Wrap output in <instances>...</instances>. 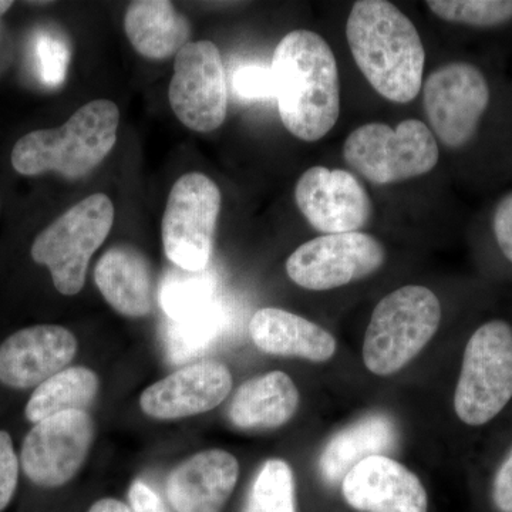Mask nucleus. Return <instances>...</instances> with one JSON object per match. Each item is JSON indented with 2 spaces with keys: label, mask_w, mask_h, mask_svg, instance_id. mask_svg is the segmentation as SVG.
I'll list each match as a JSON object with an SVG mask.
<instances>
[{
  "label": "nucleus",
  "mask_w": 512,
  "mask_h": 512,
  "mask_svg": "<svg viewBox=\"0 0 512 512\" xmlns=\"http://www.w3.org/2000/svg\"><path fill=\"white\" fill-rule=\"evenodd\" d=\"M114 205L104 194H93L60 215L32 245V258L45 265L62 295L73 296L86 284L87 268L109 237Z\"/></svg>",
  "instance_id": "nucleus-5"
},
{
  "label": "nucleus",
  "mask_w": 512,
  "mask_h": 512,
  "mask_svg": "<svg viewBox=\"0 0 512 512\" xmlns=\"http://www.w3.org/2000/svg\"><path fill=\"white\" fill-rule=\"evenodd\" d=\"M423 104L431 130L441 143L461 148L476 136L490 104V87L473 64H444L424 83Z\"/></svg>",
  "instance_id": "nucleus-10"
},
{
  "label": "nucleus",
  "mask_w": 512,
  "mask_h": 512,
  "mask_svg": "<svg viewBox=\"0 0 512 512\" xmlns=\"http://www.w3.org/2000/svg\"><path fill=\"white\" fill-rule=\"evenodd\" d=\"M232 90L238 99L245 101L268 100L275 97L271 66L244 64L232 77Z\"/></svg>",
  "instance_id": "nucleus-29"
},
{
  "label": "nucleus",
  "mask_w": 512,
  "mask_h": 512,
  "mask_svg": "<svg viewBox=\"0 0 512 512\" xmlns=\"http://www.w3.org/2000/svg\"><path fill=\"white\" fill-rule=\"evenodd\" d=\"M271 72L289 133L308 143L325 137L340 114L338 63L328 42L312 30H293L276 46Z\"/></svg>",
  "instance_id": "nucleus-1"
},
{
  "label": "nucleus",
  "mask_w": 512,
  "mask_h": 512,
  "mask_svg": "<svg viewBox=\"0 0 512 512\" xmlns=\"http://www.w3.org/2000/svg\"><path fill=\"white\" fill-rule=\"evenodd\" d=\"M120 110L113 101L94 100L80 107L62 127L36 130L12 151L19 174L56 171L70 180L92 173L116 146Z\"/></svg>",
  "instance_id": "nucleus-3"
},
{
  "label": "nucleus",
  "mask_w": 512,
  "mask_h": 512,
  "mask_svg": "<svg viewBox=\"0 0 512 512\" xmlns=\"http://www.w3.org/2000/svg\"><path fill=\"white\" fill-rule=\"evenodd\" d=\"M76 353V336L63 326L19 330L0 345V382L18 390L40 386L62 372Z\"/></svg>",
  "instance_id": "nucleus-15"
},
{
  "label": "nucleus",
  "mask_w": 512,
  "mask_h": 512,
  "mask_svg": "<svg viewBox=\"0 0 512 512\" xmlns=\"http://www.w3.org/2000/svg\"><path fill=\"white\" fill-rule=\"evenodd\" d=\"M397 444L399 429L392 416L382 412L366 414L326 443L318 461L319 476L323 483L335 487L360 461L386 456Z\"/></svg>",
  "instance_id": "nucleus-19"
},
{
  "label": "nucleus",
  "mask_w": 512,
  "mask_h": 512,
  "mask_svg": "<svg viewBox=\"0 0 512 512\" xmlns=\"http://www.w3.org/2000/svg\"><path fill=\"white\" fill-rule=\"evenodd\" d=\"M295 201L306 221L326 235L359 232L372 217L365 185L349 171L315 165L302 174Z\"/></svg>",
  "instance_id": "nucleus-13"
},
{
  "label": "nucleus",
  "mask_w": 512,
  "mask_h": 512,
  "mask_svg": "<svg viewBox=\"0 0 512 512\" xmlns=\"http://www.w3.org/2000/svg\"><path fill=\"white\" fill-rule=\"evenodd\" d=\"M168 100L177 119L192 131L210 133L224 124L228 107L227 74L214 43L190 42L177 53Z\"/></svg>",
  "instance_id": "nucleus-9"
},
{
  "label": "nucleus",
  "mask_w": 512,
  "mask_h": 512,
  "mask_svg": "<svg viewBox=\"0 0 512 512\" xmlns=\"http://www.w3.org/2000/svg\"><path fill=\"white\" fill-rule=\"evenodd\" d=\"M221 201L220 188L207 175L178 178L161 225L164 252L174 266L191 272L210 266Z\"/></svg>",
  "instance_id": "nucleus-8"
},
{
  "label": "nucleus",
  "mask_w": 512,
  "mask_h": 512,
  "mask_svg": "<svg viewBox=\"0 0 512 512\" xmlns=\"http://www.w3.org/2000/svg\"><path fill=\"white\" fill-rule=\"evenodd\" d=\"M346 503L359 512H427L429 497L420 478L387 456L360 461L343 478Z\"/></svg>",
  "instance_id": "nucleus-16"
},
{
  "label": "nucleus",
  "mask_w": 512,
  "mask_h": 512,
  "mask_svg": "<svg viewBox=\"0 0 512 512\" xmlns=\"http://www.w3.org/2000/svg\"><path fill=\"white\" fill-rule=\"evenodd\" d=\"M19 481V460L12 437L0 430V512L13 500Z\"/></svg>",
  "instance_id": "nucleus-30"
},
{
  "label": "nucleus",
  "mask_w": 512,
  "mask_h": 512,
  "mask_svg": "<svg viewBox=\"0 0 512 512\" xmlns=\"http://www.w3.org/2000/svg\"><path fill=\"white\" fill-rule=\"evenodd\" d=\"M217 279L210 266L202 271L191 272L175 268L165 274L160 285L161 308L168 319H190L207 311L218 302Z\"/></svg>",
  "instance_id": "nucleus-24"
},
{
  "label": "nucleus",
  "mask_w": 512,
  "mask_h": 512,
  "mask_svg": "<svg viewBox=\"0 0 512 512\" xmlns=\"http://www.w3.org/2000/svg\"><path fill=\"white\" fill-rule=\"evenodd\" d=\"M231 390L232 375L224 363L200 360L147 387L140 406L153 419H185L220 406Z\"/></svg>",
  "instance_id": "nucleus-14"
},
{
  "label": "nucleus",
  "mask_w": 512,
  "mask_h": 512,
  "mask_svg": "<svg viewBox=\"0 0 512 512\" xmlns=\"http://www.w3.org/2000/svg\"><path fill=\"white\" fill-rule=\"evenodd\" d=\"M298 406L295 383L275 370L242 384L229 404L228 417L241 430H272L288 423Z\"/></svg>",
  "instance_id": "nucleus-21"
},
{
  "label": "nucleus",
  "mask_w": 512,
  "mask_h": 512,
  "mask_svg": "<svg viewBox=\"0 0 512 512\" xmlns=\"http://www.w3.org/2000/svg\"><path fill=\"white\" fill-rule=\"evenodd\" d=\"M350 52L384 99L409 103L423 83V42L412 20L386 0H359L346 23Z\"/></svg>",
  "instance_id": "nucleus-2"
},
{
  "label": "nucleus",
  "mask_w": 512,
  "mask_h": 512,
  "mask_svg": "<svg viewBox=\"0 0 512 512\" xmlns=\"http://www.w3.org/2000/svg\"><path fill=\"white\" fill-rule=\"evenodd\" d=\"M493 228L498 247L512 264V191L498 202L494 211Z\"/></svg>",
  "instance_id": "nucleus-31"
},
{
  "label": "nucleus",
  "mask_w": 512,
  "mask_h": 512,
  "mask_svg": "<svg viewBox=\"0 0 512 512\" xmlns=\"http://www.w3.org/2000/svg\"><path fill=\"white\" fill-rule=\"evenodd\" d=\"M228 316L220 302L190 319L170 320L165 332V348L173 365H184L202 355L225 328Z\"/></svg>",
  "instance_id": "nucleus-25"
},
{
  "label": "nucleus",
  "mask_w": 512,
  "mask_h": 512,
  "mask_svg": "<svg viewBox=\"0 0 512 512\" xmlns=\"http://www.w3.org/2000/svg\"><path fill=\"white\" fill-rule=\"evenodd\" d=\"M128 503L131 512H168L160 495L141 480L131 484L128 490Z\"/></svg>",
  "instance_id": "nucleus-32"
},
{
  "label": "nucleus",
  "mask_w": 512,
  "mask_h": 512,
  "mask_svg": "<svg viewBox=\"0 0 512 512\" xmlns=\"http://www.w3.org/2000/svg\"><path fill=\"white\" fill-rule=\"evenodd\" d=\"M33 64L40 82L47 87H60L69 70L70 47L66 37L57 30L36 32L32 43Z\"/></svg>",
  "instance_id": "nucleus-28"
},
{
  "label": "nucleus",
  "mask_w": 512,
  "mask_h": 512,
  "mask_svg": "<svg viewBox=\"0 0 512 512\" xmlns=\"http://www.w3.org/2000/svg\"><path fill=\"white\" fill-rule=\"evenodd\" d=\"M238 477V460L228 451H201L168 474V503L175 512H222Z\"/></svg>",
  "instance_id": "nucleus-17"
},
{
  "label": "nucleus",
  "mask_w": 512,
  "mask_h": 512,
  "mask_svg": "<svg viewBox=\"0 0 512 512\" xmlns=\"http://www.w3.org/2000/svg\"><path fill=\"white\" fill-rule=\"evenodd\" d=\"M100 380L93 370L69 367L36 387L26 404V419L37 424L64 412H87L99 393Z\"/></svg>",
  "instance_id": "nucleus-23"
},
{
  "label": "nucleus",
  "mask_w": 512,
  "mask_h": 512,
  "mask_svg": "<svg viewBox=\"0 0 512 512\" xmlns=\"http://www.w3.org/2000/svg\"><path fill=\"white\" fill-rule=\"evenodd\" d=\"M93 439L87 412L72 410L40 421L23 441L20 463L26 477L39 487H62L83 467Z\"/></svg>",
  "instance_id": "nucleus-12"
},
{
  "label": "nucleus",
  "mask_w": 512,
  "mask_h": 512,
  "mask_svg": "<svg viewBox=\"0 0 512 512\" xmlns=\"http://www.w3.org/2000/svg\"><path fill=\"white\" fill-rule=\"evenodd\" d=\"M493 501L498 510L512 512V450L495 474Z\"/></svg>",
  "instance_id": "nucleus-33"
},
{
  "label": "nucleus",
  "mask_w": 512,
  "mask_h": 512,
  "mask_svg": "<svg viewBox=\"0 0 512 512\" xmlns=\"http://www.w3.org/2000/svg\"><path fill=\"white\" fill-rule=\"evenodd\" d=\"M124 32L138 55L164 60L190 43L191 25L167 0H137L124 16Z\"/></svg>",
  "instance_id": "nucleus-22"
},
{
  "label": "nucleus",
  "mask_w": 512,
  "mask_h": 512,
  "mask_svg": "<svg viewBox=\"0 0 512 512\" xmlns=\"http://www.w3.org/2000/svg\"><path fill=\"white\" fill-rule=\"evenodd\" d=\"M12 2H6V0H0V16L3 15V13L8 12L10 9V6H12Z\"/></svg>",
  "instance_id": "nucleus-35"
},
{
  "label": "nucleus",
  "mask_w": 512,
  "mask_h": 512,
  "mask_svg": "<svg viewBox=\"0 0 512 512\" xmlns=\"http://www.w3.org/2000/svg\"><path fill=\"white\" fill-rule=\"evenodd\" d=\"M256 348L268 355L301 357L322 363L332 359L336 340L328 330L284 309H259L249 322Z\"/></svg>",
  "instance_id": "nucleus-20"
},
{
  "label": "nucleus",
  "mask_w": 512,
  "mask_h": 512,
  "mask_svg": "<svg viewBox=\"0 0 512 512\" xmlns=\"http://www.w3.org/2000/svg\"><path fill=\"white\" fill-rule=\"evenodd\" d=\"M242 512H298L295 476L285 460L271 458L262 464Z\"/></svg>",
  "instance_id": "nucleus-26"
},
{
  "label": "nucleus",
  "mask_w": 512,
  "mask_h": 512,
  "mask_svg": "<svg viewBox=\"0 0 512 512\" xmlns=\"http://www.w3.org/2000/svg\"><path fill=\"white\" fill-rule=\"evenodd\" d=\"M94 281L120 315L144 318L153 311V271L137 248L116 245L107 249L94 269Z\"/></svg>",
  "instance_id": "nucleus-18"
},
{
  "label": "nucleus",
  "mask_w": 512,
  "mask_h": 512,
  "mask_svg": "<svg viewBox=\"0 0 512 512\" xmlns=\"http://www.w3.org/2000/svg\"><path fill=\"white\" fill-rule=\"evenodd\" d=\"M89 512H131L128 505L121 503L116 498H103V500L96 501L90 507Z\"/></svg>",
  "instance_id": "nucleus-34"
},
{
  "label": "nucleus",
  "mask_w": 512,
  "mask_h": 512,
  "mask_svg": "<svg viewBox=\"0 0 512 512\" xmlns=\"http://www.w3.org/2000/svg\"><path fill=\"white\" fill-rule=\"evenodd\" d=\"M440 322V301L429 288L409 285L389 293L367 326L365 366L377 376L400 372L433 339Z\"/></svg>",
  "instance_id": "nucleus-4"
},
{
  "label": "nucleus",
  "mask_w": 512,
  "mask_h": 512,
  "mask_svg": "<svg viewBox=\"0 0 512 512\" xmlns=\"http://www.w3.org/2000/svg\"><path fill=\"white\" fill-rule=\"evenodd\" d=\"M512 399V328L503 320L484 323L464 350L454 410L468 426H483Z\"/></svg>",
  "instance_id": "nucleus-7"
},
{
  "label": "nucleus",
  "mask_w": 512,
  "mask_h": 512,
  "mask_svg": "<svg viewBox=\"0 0 512 512\" xmlns=\"http://www.w3.org/2000/svg\"><path fill=\"white\" fill-rule=\"evenodd\" d=\"M386 261L384 247L363 232L322 235L305 242L286 261L292 282L309 291H329L367 278Z\"/></svg>",
  "instance_id": "nucleus-11"
},
{
  "label": "nucleus",
  "mask_w": 512,
  "mask_h": 512,
  "mask_svg": "<svg viewBox=\"0 0 512 512\" xmlns=\"http://www.w3.org/2000/svg\"><path fill=\"white\" fill-rule=\"evenodd\" d=\"M434 15L451 23L494 28L512 20V0H429Z\"/></svg>",
  "instance_id": "nucleus-27"
},
{
  "label": "nucleus",
  "mask_w": 512,
  "mask_h": 512,
  "mask_svg": "<svg viewBox=\"0 0 512 512\" xmlns=\"http://www.w3.org/2000/svg\"><path fill=\"white\" fill-rule=\"evenodd\" d=\"M439 144L423 121L407 119L396 128L369 123L346 138L343 158L353 171L376 185L402 183L434 170Z\"/></svg>",
  "instance_id": "nucleus-6"
}]
</instances>
